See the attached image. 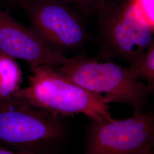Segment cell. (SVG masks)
<instances>
[{"mask_svg":"<svg viewBox=\"0 0 154 154\" xmlns=\"http://www.w3.org/2000/svg\"><path fill=\"white\" fill-rule=\"evenodd\" d=\"M28 85L14 95L56 116L83 114L91 121L112 118L109 104L78 86L55 67L29 65Z\"/></svg>","mask_w":154,"mask_h":154,"instance_id":"obj_1","label":"cell"},{"mask_svg":"<svg viewBox=\"0 0 154 154\" xmlns=\"http://www.w3.org/2000/svg\"><path fill=\"white\" fill-rule=\"evenodd\" d=\"M57 70L78 86L102 98L106 103L142 109L151 89L128 67L86 56L68 58Z\"/></svg>","mask_w":154,"mask_h":154,"instance_id":"obj_2","label":"cell"},{"mask_svg":"<svg viewBox=\"0 0 154 154\" xmlns=\"http://www.w3.org/2000/svg\"><path fill=\"white\" fill-rule=\"evenodd\" d=\"M58 118L13 95L0 102V145L25 148L57 140L65 134Z\"/></svg>","mask_w":154,"mask_h":154,"instance_id":"obj_3","label":"cell"},{"mask_svg":"<svg viewBox=\"0 0 154 154\" xmlns=\"http://www.w3.org/2000/svg\"><path fill=\"white\" fill-rule=\"evenodd\" d=\"M154 149V111L91 121L86 154H147Z\"/></svg>","mask_w":154,"mask_h":154,"instance_id":"obj_4","label":"cell"},{"mask_svg":"<svg viewBox=\"0 0 154 154\" xmlns=\"http://www.w3.org/2000/svg\"><path fill=\"white\" fill-rule=\"evenodd\" d=\"M100 37L104 53L137 65L154 38V33L134 0L114 10L100 13Z\"/></svg>","mask_w":154,"mask_h":154,"instance_id":"obj_5","label":"cell"},{"mask_svg":"<svg viewBox=\"0 0 154 154\" xmlns=\"http://www.w3.org/2000/svg\"><path fill=\"white\" fill-rule=\"evenodd\" d=\"M21 6L28 14L32 29L56 49H75L88 38L82 20L65 2L41 0Z\"/></svg>","mask_w":154,"mask_h":154,"instance_id":"obj_6","label":"cell"},{"mask_svg":"<svg viewBox=\"0 0 154 154\" xmlns=\"http://www.w3.org/2000/svg\"><path fill=\"white\" fill-rule=\"evenodd\" d=\"M0 53L20 59L29 65L59 67L68 58L46 42L31 28L23 26L0 9Z\"/></svg>","mask_w":154,"mask_h":154,"instance_id":"obj_7","label":"cell"},{"mask_svg":"<svg viewBox=\"0 0 154 154\" xmlns=\"http://www.w3.org/2000/svg\"><path fill=\"white\" fill-rule=\"evenodd\" d=\"M22 72L16 59L0 53V102L20 89Z\"/></svg>","mask_w":154,"mask_h":154,"instance_id":"obj_8","label":"cell"},{"mask_svg":"<svg viewBox=\"0 0 154 154\" xmlns=\"http://www.w3.org/2000/svg\"><path fill=\"white\" fill-rule=\"evenodd\" d=\"M129 71L154 90V38L138 65L128 67Z\"/></svg>","mask_w":154,"mask_h":154,"instance_id":"obj_9","label":"cell"},{"mask_svg":"<svg viewBox=\"0 0 154 154\" xmlns=\"http://www.w3.org/2000/svg\"><path fill=\"white\" fill-rule=\"evenodd\" d=\"M20 5L32 1L41 0H15ZM71 4L88 14L100 13L107 6V0H55Z\"/></svg>","mask_w":154,"mask_h":154,"instance_id":"obj_10","label":"cell"},{"mask_svg":"<svg viewBox=\"0 0 154 154\" xmlns=\"http://www.w3.org/2000/svg\"><path fill=\"white\" fill-rule=\"evenodd\" d=\"M154 33V0H134Z\"/></svg>","mask_w":154,"mask_h":154,"instance_id":"obj_11","label":"cell"},{"mask_svg":"<svg viewBox=\"0 0 154 154\" xmlns=\"http://www.w3.org/2000/svg\"><path fill=\"white\" fill-rule=\"evenodd\" d=\"M0 154H30L22 152H14L7 149L5 147L0 145Z\"/></svg>","mask_w":154,"mask_h":154,"instance_id":"obj_12","label":"cell"},{"mask_svg":"<svg viewBox=\"0 0 154 154\" xmlns=\"http://www.w3.org/2000/svg\"><path fill=\"white\" fill-rule=\"evenodd\" d=\"M154 154V149H153L152 151H151L150 152H149V154Z\"/></svg>","mask_w":154,"mask_h":154,"instance_id":"obj_13","label":"cell"}]
</instances>
